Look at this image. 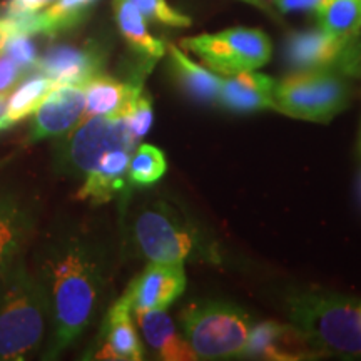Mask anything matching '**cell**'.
Listing matches in <instances>:
<instances>
[{"mask_svg": "<svg viewBox=\"0 0 361 361\" xmlns=\"http://www.w3.org/2000/svg\"><path fill=\"white\" fill-rule=\"evenodd\" d=\"M360 305H361V303H360Z\"/></svg>", "mask_w": 361, "mask_h": 361, "instance_id": "d590c367", "label": "cell"}, {"mask_svg": "<svg viewBox=\"0 0 361 361\" xmlns=\"http://www.w3.org/2000/svg\"><path fill=\"white\" fill-rule=\"evenodd\" d=\"M135 322L141 329L144 341L156 358L164 361H194L196 353L184 335H180L173 318L166 310L135 313Z\"/></svg>", "mask_w": 361, "mask_h": 361, "instance_id": "e0dca14e", "label": "cell"}, {"mask_svg": "<svg viewBox=\"0 0 361 361\" xmlns=\"http://www.w3.org/2000/svg\"><path fill=\"white\" fill-rule=\"evenodd\" d=\"M134 236L151 263H184L196 246L191 229L164 206L142 211L134 223Z\"/></svg>", "mask_w": 361, "mask_h": 361, "instance_id": "9c48e42d", "label": "cell"}, {"mask_svg": "<svg viewBox=\"0 0 361 361\" xmlns=\"http://www.w3.org/2000/svg\"><path fill=\"white\" fill-rule=\"evenodd\" d=\"M101 66L102 59L92 49L57 45L37 57L32 72L47 75L56 84H85L101 74Z\"/></svg>", "mask_w": 361, "mask_h": 361, "instance_id": "5bb4252c", "label": "cell"}, {"mask_svg": "<svg viewBox=\"0 0 361 361\" xmlns=\"http://www.w3.org/2000/svg\"><path fill=\"white\" fill-rule=\"evenodd\" d=\"M356 37H340L323 29L295 32L286 40V61L296 71L336 69L350 75L361 62Z\"/></svg>", "mask_w": 361, "mask_h": 361, "instance_id": "ba28073f", "label": "cell"}, {"mask_svg": "<svg viewBox=\"0 0 361 361\" xmlns=\"http://www.w3.org/2000/svg\"><path fill=\"white\" fill-rule=\"evenodd\" d=\"M356 149H358V157H360V162H361V128H360L358 144H356ZM358 188H360V197H361V171H360V183H358Z\"/></svg>", "mask_w": 361, "mask_h": 361, "instance_id": "d6a6232c", "label": "cell"}, {"mask_svg": "<svg viewBox=\"0 0 361 361\" xmlns=\"http://www.w3.org/2000/svg\"><path fill=\"white\" fill-rule=\"evenodd\" d=\"M94 2L97 0H56L44 12H37L40 34L54 35L79 24Z\"/></svg>", "mask_w": 361, "mask_h": 361, "instance_id": "d4e9b609", "label": "cell"}, {"mask_svg": "<svg viewBox=\"0 0 361 361\" xmlns=\"http://www.w3.org/2000/svg\"><path fill=\"white\" fill-rule=\"evenodd\" d=\"M241 2H246V4H251V6H255V7L264 8V4H263V0H241Z\"/></svg>", "mask_w": 361, "mask_h": 361, "instance_id": "836d02e7", "label": "cell"}, {"mask_svg": "<svg viewBox=\"0 0 361 361\" xmlns=\"http://www.w3.org/2000/svg\"><path fill=\"white\" fill-rule=\"evenodd\" d=\"M56 2V0H11L7 4L6 12L8 16H22V13H34L42 11L49 4Z\"/></svg>", "mask_w": 361, "mask_h": 361, "instance_id": "f546056e", "label": "cell"}, {"mask_svg": "<svg viewBox=\"0 0 361 361\" xmlns=\"http://www.w3.org/2000/svg\"><path fill=\"white\" fill-rule=\"evenodd\" d=\"M7 97L8 96H0V116H2L4 109H6V104H7Z\"/></svg>", "mask_w": 361, "mask_h": 361, "instance_id": "e575fe53", "label": "cell"}, {"mask_svg": "<svg viewBox=\"0 0 361 361\" xmlns=\"http://www.w3.org/2000/svg\"><path fill=\"white\" fill-rule=\"evenodd\" d=\"M12 32L11 29H8V25L6 24V20L0 17V52H4V47H6V42L7 39L11 37Z\"/></svg>", "mask_w": 361, "mask_h": 361, "instance_id": "1f68e13d", "label": "cell"}, {"mask_svg": "<svg viewBox=\"0 0 361 361\" xmlns=\"http://www.w3.org/2000/svg\"><path fill=\"white\" fill-rule=\"evenodd\" d=\"M4 54H7L27 74L34 71L35 62H37V49H35L34 42L30 40V35L25 34L11 35L7 39L6 47H4Z\"/></svg>", "mask_w": 361, "mask_h": 361, "instance_id": "83f0119b", "label": "cell"}, {"mask_svg": "<svg viewBox=\"0 0 361 361\" xmlns=\"http://www.w3.org/2000/svg\"><path fill=\"white\" fill-rule=\"evenodd\" d=\"M142 89L141 84L121 82L109 75L99 74L85 82L84 116H114L126 114L130 99Z\"/></svg>", "mask_w": 361, "mask_h": 361, "instance_id": "d6986e66", "label": "cell"}, {"mask_svg": "<svg viewBox=\"0 0 361 361\" xmlns=\"http://www.w3.org/2000/svg\"><path fill=\"white\" fill-rule=\"evenodd\" d=\"M27 75V72L17 66L7 54L0 56V96H8L12 89Z\"/></svg>", "mask_w": 361, "mask_h": 361, "instance_id": "f1b7e54d", "label": "cell"}, {"mask_svg": "<svg viewBox=\"0 0 361 361\" xmlns=\"http://www.w3.org/2000/svg\"><path fill=\"white\" fill-rule=\"evenodd\" d=\"M114 13L121 34L135 54L151 64L164 57V42L149 32L146 19L130 0H114Z\"/></svg>", "mask_w": 361, "mask_h": 361, "instance_id": "44dd1931", "label": "cell"}, {"mask_svg": "<svg viewBox=\"0 0 361 361\" xmlns=\"http://www.w3.org/2000/svg\"><path fill=\"white\" fill-rule=\"evenodd\" d=\"M319 29L340 37H356L361 30V0H322L316 7Z\"/></svg>", "mask_w": 361, "mask_h": 361, "instance_id": "603a6c76", "label": "cell"}, {"mask_svg": "<svg viewBox=\"0 0 361 361\" xmlns=\"http://www.w3.org/2000/svg\"><path fill=\"white\" fill-rule=\"evenodd\" d=\"M322 0H274L278 8L283 12H293V11H316Z\"/></svg>", "mask_w": 361, "mask_h": 361, "instance_id": "4dcf8cb0", "label": "cell"}, {"mask_svg": "<svg viewBox=\"0 0 361 361\" xmlns=\"http://www.w3.org/2000/svg\"><path fill=\"white\" fill-rule=\"evenodd\" d=\"M37 224V206L16 189L0 191V279L22 258Z\"/></svg>", "mask_w": 361, "mask_h": 361, "instance_id": "30bf717a", "label": "cell"}, {"mask_svg": "<svg viewBox=\"0 0 361 361\" xmlns=\"http://www.w3.org/2000/svg\"><path fill=\"white\" fill-rule=\"evenodd\" d=\"M274 82L276 80L255 71L224 75L218 104L236 114L273 109Z\"/></svg>", "mask_w": 361, "mask_h": 361, "instance_id": "9a60e30c", "label": "cell"}, {"mask_svg": "<svg viewBox=\"0 0 361 361\" xmlns=\"http://www.w3.org/2000/svg\"><path fill=\"white\" fill-rule=\"evenodd\" d=\"M169 54V67L180 89L200 102H218L223 78L191 61L176 45L166 49Z\"/></svg>", "mask_w": 361, "mask_h": 361, "instance_id": "ffe728a7", "label": "cell"}, {"mask_svg": "<svg viewBox=\"0 0 361 361\" xmlns=\"http://www.w3.org/2000/svg\"><path fill=\"white\" fill-rule=\"evenodd\" d=\"M180 45L221 75L256 71L271 59V40L263 30L233 27L216 34H202L180 40Z\"/></svg>", "mask_w": 361, "mask_h": 361, "instance_id": "52a82bcc", "label": "cell"}, {"mask_svg": "<svg viewBox=\"0 0 361 361\" xmlns=\"http://www.w3.org/2000/svg\"><path fill=\"white\" fill-rule=\"evenodd\" d=\"M183 335L197 360H226L243 355L251 331V318L228 303H192L179 314Z\"/></svg>", "mask_w": 361, "mask_h": 361, "instance_id": "5b68a950", "label": "cell"}, {"mask_svg": "<svg viewBox=\"0 0 361 361\" xmlns=\"http://www.w3.org/2000/svg\"><path fill=\"white\" fill-rule=\"evenodd\" d=\"M126 119H128L130 134L137 141H141L151 129L152 121H154V112H152L151 97L144 92V89L139 90L135 96L130 99L128 109H126Z\"/></svg>", "mask_w": 361, "mask_h": 361, "instance_id": "484cf974", "label": "cell"}, {"mask_svg": "<svg viewBox=\"0 0 361 361\" xmlns=\"http://www.w3.org/2000/svg\"><path fill=\"white\" fill-rule=\"evenodd\" d=\"M134 151L130 149L107 151L99 159L96 168L85 176L84 184L78 192L79 200L90 201L92 204H104L123 191L128 180L129 159Z\"/></svg>", "mask_w": 361, "mask_h": 361, "instance_id": "ac0fdd59", "label": "cell"}, {"mask_svg": "<svg viewBox=\"0 0 361 361\" xmlns=\"http://www.w3.org/2000/svg\"><path fill=\"white\" fill-rule=\"evenodd\" d=\"M336 69L296 71L274 82L273 109L301 121L326 124L350 104V84Z\"/></svg>", "mask_w": 361, "mask_h": 361, "instance_id": "277c9868", "label": "cell"}, {"mask_svg": "<svg viewBox=\"0 0 361 361\" xmlns=\"http://www.w3.org/2000/svg\"><path fill=\"white\" fill-rule=\"evenodd\" d=\"M137 11L142 13L144 19H149L157 24L169 27H189L191 19L174 7H171L168 0H130Z\"/></svg>", "mask_w": 361, "mask_h": 361, "instance_id": "4316f807", "label": "cell"}, {"mask_svg": "<svg viewBox=\"0 0 361 361\" xmlns=\"http://www.w3.org/2000/svg\"><path fill=\"white\" fill-rule=\"evenodd\" d=\"M97 360L139 361L144 350L133 323V311L123 296L111 306L102 324L101 348L96 351Z\"/></svg>", "mask_w": 361, "mask_h": 361, "instance_id": "2e32d148", "label": "cell"}, {"mask_svg": "<svg viewBox=\"0 0 361 361\" xmlns=\"http://www.w3.org/2000/svg\"><path fill=\"white\" fill-rule=\"evenodd\" d=\"M85 84H56L34 112L29 141L62 137L82 121Z\"/></svg>", "mask_w": 361, "mask_h": 361, "instance_id": "7c38bea8", "label": "cell"}, {"mask_svg": "<svg viewBox=\"0 0 361 361\" xmlns=\"http://www.w3.org/2000/svg\"><path fill=\"white\" fill-rule=\"evenodd\" d=\"M186 273L183 263H149L134 278L123 298L133 313L166 310L184 293Z\"/></svg>", "mask_w": 361, "mask_h": 361, "instance_id": "8fae6325", "label": "cell"}, {"mask_svg": "<svg viewBox=\"0 0 361 361\" xmlns=\"http://www.w3.org/2000/svg\"><path fill=\"white\" fill-rule=\"evenodd\" d=\"M243 355L273 361L306 360L316 355L298 329L276 322H264L251 328Z\"/></svg>", "mask_w": 361, "mask_h": 361, "instance_id": "4fadbf2b", "label": "cell"}, {"mask_svg": "<svg viewBox=\"0 0 361 361\" xmlns=\"http://www.w3.org/2000/svg\"><path fill=\"white\" fill-rule=\"evenodd\" d=\"M288 313L316 355H361V305L328 291L298 293Z\"/></svg>", "mask_w": 361, "mask_h": 361, "instance_id": "3957f363", "label": "cell"}, {"mask_svg": "<svg viewBox=\"0 0 361 361\" xmlns=\"http://www.w3.org/2000/svg\"><path fill=\"white\" fill-rule=\"evenodd\" d=\"M51 310V338L44 358L54 360L82 335L96 316L102 269L92 250L79 239L51 243L35 259Z\"/></svg>", "mask_w": 361, "mask_h": 361, "instance_id": "6da1fadb", "label": "cell"}, {"mask_svg": "<svg viewBox=\"0 0 361 361\" xmlns=\"http://www.w3.org/2000/svg\"><path fill=\"white\" fill-rule=\"evenodd\" d=\"M166 169L164 152L151 144H141L129 159L128 180L134 186H151L164 176Z\"/></svg>", "mask_w": 361, "mask_h": 361, "instance_id": "cb8c5ba5", "label": "cell"}, {"mask_svg": "<svg viewBox=\"0 0 361 361\" xmlns=\"http://www.w3.org/2000/svg\"><path fill=\"white\" fill-rule=\"evenodd\" d=\"M137 139L130 134L126 114L85 117L62 139L57 168L66 174L87 176L112 149L134 151Z\"/></svg>", "mask_w": 361, "mask_h": 361, "instance_id": "8992f818", "label": "cell"}, {"mask_svg": "<svg viewBox=\"0 0 361 361\" xmlns=\"http://www.w3.org/2000/svg\"><path fill=\"white\" fill-rule=\"evenodd\" d=\"M54 85L56 82L47 75L39 74V72L27 74L16 90L8 94L6 109L0 116V133L32 116L45 96L54 89Z\"/></svg>", "mask_w": 361, "mask_h": 361, "instance_id": "7402d4cb", "label": "cell"}, {"mask_svg": "<svg viewBox=\"0 0 361 361\" xmlns=\"http://www.w3.org/2000/svg\"><path fill=\"white\" fill-rule=\"evenodd\" d=\"M49 323L44 284L20 258L0 279V361H20L35 353Z\"/></svg>", "mask_w": 361, "mask_h": 361, "instance_id": "7a4b0ae2", "label": "cell"}]
</instances>
